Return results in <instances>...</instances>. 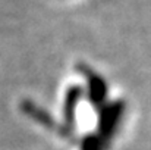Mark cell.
<instances>
[{
	"label": "cell",
	"instance_id": "obj_1",
	"mask_svg": "<svg viewBox=\"0 0 151 150\" xmlns=\"http://www.w3.org/2000/svg\"><path fill=\"white\" fill-rule=\"evenodd\" d=\"M22 110L78 150H110L128 115V101L113 91L97 68L79 62L62 93L59 116L29 101Z\"/></svg>",
	"mask_w": 151,
	"mask_h": 150
}]
</instances>
